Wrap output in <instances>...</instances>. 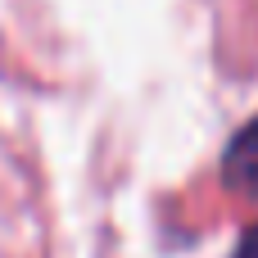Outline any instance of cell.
<instances>
[{"label": "cell", "instance_id": "obj_1", "mask_svg": "<svg viewBox=\"0 0 258 258\" xmlns=\"http://www.w3.org/2000/svg\"><path fill=\"white\" fill-rule=\"evenodd\" d=\"M222 177L227 186L258 195V118H249L231 141H227V154H222Z\"/></svg>", "mask_w": 258, "mask_h": 258}, {"label": "cell", "instance_id": "obj_2", "mask_svg": "<svg viewBox=\"0 0 258 258\" xmlns=\"http://www.w3.org/2000/svg\"><path fill=\"white\" fill-rule=\"evenodd\" d=\"M231 258H258V222L240 236V245H236V254H231Z\"/></svg>", "mask_w": 258, "mask_h": 258}]
</instances>
